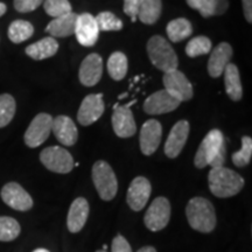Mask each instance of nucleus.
I'll return each mask as SVG.
<instances>
[{
  "label": "nucleus",
  "mask_w": 252,
  "mask_h": 252,
  "mask_svg": "<svg viewBox=\"0 0 252 252\" xmlns=\"http://www.w3.org/2000/svg\"><path fill=\"white\" fill-rule=\"evenodd\" d=\"M143 0H124V13L131 18L132 23H135L138 17V12H139L140 5Z\"/></svg>",
  "instance_id": "37"
},
{
  "label": "nucleus",
  "mask_w": 252,
  "mask_h": 252,
  "mask_svg": "<svg viewBox=\"0 0 252 252\" xmlns=\"http://www.w3.org/2000/svg\"><path fill=\"white\" fill-rule=\"evenodd\" d=\"M21 226L13 217L0 216V242H12L19 237Z\"/></svg>",
  "instance_id": "29"
},
{
  "label": "nucleus",
  "mask_w": 252,
  "mask_h": 252,
  "mask_svg": "<svg viewBox=\"0 0 252 252\" xmlns=\"http://www.w3.org/2000/svg\"><path fill=\"white\" fill-rule=\"evenodd\" d=\"M1 198L5 204L18 212H27L33 207V198L17 182H8L1 189Z\"/></svg>",
  "instance_id": "11"
},
{
  "label": "nucleus",
  "mask_w": 252,
  "mask_h": 252,
  "mask_svg": "<svg viewBox=\"0 0 252 252\" xmlns=\"http://www.w3.org/2000/svg\"><path fill=\"white\" fill-rule=\"evenodd\" d=\"M105 110V104L103 100V94H93L82 100V104L78 109L77 119L81 125L89 126L94 124L102 117Z\"/></svg>",
  "instance_id": "13"
},
{
  "label": "nucleus",
  "mask_w": 252,
  "mask_h": 252,
  "mask_svg": "<svg viewBox=\"0 0 252 252\" xmlns=\"http://www.w3.org/2000/svg\"><path fill=\"white\" fill-rule=\"evenodd\" d=\"M171 203L166 197L159 196L154 198L144 216L145 225L153 232L165 229L171 220Z\"/></svg>",
  "instance_id": "7"
},
{
  "label": "nucleus",
  "mask_w": 252,
  "mask_h": 252,
  "mask_svg": "<svg viewBox=\"0 0 252 252\" xmlns=\"http://www.w3.org/2000/svg\"><path fill=\"white\" fill-rule=\"evenodd\" d=\"M137 252H157V250H156V248H153V247H143V248H140Z\"/></svg>",
  "instance_id": "41"
},
{
  "label": "nucleus",
  "mask_w": 252,
  "mask_h": 252,
  "mask_svg": "<svg viewBox=\"0 0 252 252\" xmlns=\"http://www.w3.org/2000/svg\"><path fill=\"white\" fill-rule=\"evenodd\" d=\"M232 56V47L228 42H220L214 48L209 61H208V72L214 78L220 77L223 74L226 65L230 63Z\"/></svg>",
  "instance_id": "21"
},
{
  "label": "nucleus",
  "mask_w": 252,
  "mask_h": 252,
  "mask_svg": "<svg viewBox=\"0 0 252 252\" xmlns=\"http://www.w3.org/2000/svg\"><path fill=\"white\" fill-rule=\"evenodd\" d=\"M89 202L84 197H77L72 201L67 216V228L72 234L80 232L86 225L89 217Z\"/></svg>",
  "instance_id": "19"
},
{
  "label": "nucleus",
  "mask_w": 252,
  "mask_h": 252,
  "mask_svg": "<svg viewBox=\"0 0 252 252\" xmlns=\"http://www.w3.org/2000/svg\"><path fill=\"white\" fill-rule=\"evenodd\" d=\"M190 8L196 9L203 18H210L215 15V0H186Z\"/></svg>",
  "instance_id": "35"
},
{
  "label": "nucleus",
  "mask_w": 252,
  "mask_h": 252,
  "mask_svg": "<svg viewBox=\"0 0 252 252\" xmlns=\"http://www.w3.org/2000/svg\"><path fill=\"white\" fill-rule=\"evenodd\" d=\"M33 252H50L47 250V249H36V250H34Z\"/></svg>",
  "instance_id": "43"
},
{
  "label": "nucleus",
  "mask_w": 252,
  "mask_h": 252,
  "mask_svg": "<svg viewBox=\"0 0 252 252\" xmlns=\"http://www.w3.org/2000/svg\"><path fill=\"white\" fill-rule=\"evenodd\" d=\"M162 127L156 119H150L144 123L140 130V150L144 156H152L161 143Z\"/></svg>",
  "instance_id": "16"
},
{
  "label": "nucleus",
  "mask_w": 252,
  "mask_h": 252,
  "mask_svg": "<svg viewBox=\"0 0 252 252\" xmlns=\"http://www.w3.org/2000/svg\"><path fill=\"white\" fill-rule=\"evenodd\" d=\"M190 126L187 121H179L173 126L165 143V154L169 159H175L182 152L187 143Z\"/></svg>",
  "instance_id": "15"
},
{
  "label": "nucleus",
  "mask_w": 252,
  "mask_h": 252,
  "mask_svg": "<svg viewBox=\"0 0 252 252\" xmlns=\"http://www.w3.org/2000/svg\"><path fill=\"white\" fill-rule=\"evenodd\" d=\"M53 117L48 113H39L33 121L31 122L30 126L25 132L24 140L25 144L31 149H35L42 145L48 139L50 132H52Z\"/></svg>",
  "instance_id": "8"
},
{
  "label": "nucleus",
  "mask_w": 252,
  "mask_h": 252,
  "mask_svg": "<svg viewBox=\"0 0 252 252\" xmlns=\"http://www.w3.org/2000/svg\"><path fill=\"white\" fill-rule=\"evenodd\" d=\"M40 161L50 172L59 174L70 173L75 167L74 158L67 150L60 146L47 147L40 153Z\"/></svg>",
  "instance_id": "6"
},
{
  "label": "nucleus",
  "mask_w": 252,
  "mask_h": 252,
  "mask_svg": "<svg viewBox=\"0 0 252 252\" xmlns=\"http://www.w3.org/2000/svg\"><path fill=\"white\" fill-rule=\"evenodd\" d=\"M6 11H7V7H6V5L4 2H0V17H2L6 13Z\"/></svg>",
  "instance_id": "42"
},
{
  "label": "nucleus",
  "mask_w": 252,
  "mask_h": 252,
  "mask_svg": "<svg viewBox=\"0 0 252 252\" xmlns=\"http://www.w3.org/2000/svg\"><path fill=\"white\" fill-rule=\"evenodd\" d=\"M161 11V0H143L137 18L145 25H153L159 20Z\"/></svg>",
  "instance_id": "26"
},
{
  "label": "nucleus",
  "mask_w": 252,
  "mask_h": 252,
  "mask_svg": "<svg viewBox=\"0 0 252 252\" xmlns=\"http://www.w3.org/2000/svg\"><path fill=\"white\" fill-rule=\"evenodd\" d=\"M93 181L99 197L104 201L115 198L118 190L117 176L112 167L104 160H98L93 166Z\"/></svg>",
  "instance_id": "5"
},
{
  "label": "nucleus",
  "mask_w": 252,
  "mask_h": 252,
  "mask_svg": "<svg viewBox=\"0 0 252 252\" xmlns=\"http://www.w3.org/2000/svg\"><path fill=\"white\" fill-rule=\"evenodd\" d=\"M243 2L244 17L249 24L252 23V0H242Z\"/></svg>",
  "instance_id": "39"
},
{
  "label": "nucleus",
  "mask_w": 252,
  "mask_h": 252,
  "mask_svg": "<svg viewBox=\"0 0 252 252\" xmlns=\"http://www.w3.org/2000/svg\"><path fill=\"white\" fill-rule=\"evenodd\" d=\"M152 193L151 182L145 176L134 178L128 187L126 202L133 212H140L149 202V198Z\"/></svg>",
  "instance_id": "12"
},
{
  "label": "nucleus",
  "mask_w": 252,
  "mask_h": 252,
  "mask_svg": "<svg viewBox=\"0 0 252 252\" xmlns=\"http://www.w3.org/2000/svg\"><path fill=\"white\" fill-rule=\"evenodd\" d=\"M128 63L124 53L115 52L108 60V71L112 80L122 81L126 76Z\"/></svg>",
  "instance_id": "27"
},
{
  "label": "nucleus",
  "mask_w": 252,
  "mask_h": 252,
  "mask_svg": "<svg viewBox=\"0 0 252 252\" xmlns=\"http://www.w3.org/2000/svg\"><path fill=\"white\" fill-rule=\"evenodd\" d=\"M208 182L213 195L220 198L235 196L245 185L244 179L238 173L224 166L210 169L208 174Z\"/></svg>",
  "instance_id": "3"
},
{
  "label": "nucleus",
  "mask_w": 252,
  "mask_h": 252,
  "mask_svg": "<svg viewBox=\"0 0 252 252\" xmlns=\"http://www.w3.org/2000/svg\"><path fill=\"white\" fill-rule=\"evenodd\" d=\"M43 8L52 18H59L71 12V5L68 0H45Z\"/></svg>",
  "instance_id": "34"
},
{
  "label": "nucleus",
  "mask_w": 252,
  "mask_h": 252,
  "mask_svg": "<svg viewBox=\"0 0 252 252\" xmlns=\"http://www.w3.org/2000/svg\"><path fill=\"white\" fill-rule=\"evenodd\" d=\"M147 53L154 67L159 70L169 72L178 69L179 59L171 43L165 37L154 35L147 42Z\"/></svg>",
  "instance_id": "4"
},
{
  "label": "nucleus",
  "mask_w": 252,
  "mask_h": 252,
  "mask_svg": "<svg viewBox=\"0 0 252 252\" xmlns=\"http://www.w3.org/2000/svg\"><path fill=\"white\" fill-rule=\"evenodd\" d=\"M52 131L60 143L64 146H72L78 139V131L75 123L67 116L53 118Z\"/></svg>",
  "instance_id": "20"
},
{
  "label": "nucleus",
  "mask_w": 252,
  "mask_h": 252,
  "mask_svg": "<svg viewBox=\"0 0 252 252\" xmlns=\"http://www.w3.org/2000/svg\"><path fill=\"white\" fill-rule=\"evenodd\" d=\"M111 252H132V248L123 235H117L112 241Z\"/></svg>",
  "instance_id": "38"
},
{
  "label": "nucleus",
  "mask_w": 252,
  "mask_h": 252,
  "mask_svg": "<svg viewBox=\"0 0 252 252\" xmlns=\"http://www.w3.org/2000/svg\"><path fill=\"white\" fill-rule=\"evenodd\" d=\"M94 19H96L99 32H117L121 31L124 26L121 19L116 17L111 12H100L97 17H94Z\"/></svg>",
  "instance_id": "32"
},
{
  "label": "nucleus",
  "mask_w": 252,
  "mask_h": 252,
  "mask_svg": "<svg viewBox=\"0 0 252 252\" xmlns=\"http://www.w3.org/2000/svg\"><path fill=\"white\" fill-rule=\"evenodd\" d=\"M127 93H125V94H121V96H119L118 97V99H123V98H124V97H127Z\"/></svg>",
  "instance_id": "44"
},
{
  "label": "nucleus",
  "mask_w": 252,
  "mask_h": 252,
  "mask_svg": "<svg viewBox=\"0 0 252 252\" xmlns=\"http://www.w3.org/2000/svg\"><path fill=\"white\" fill-rule=\"evenodd\" d=\"M162 82L165 90L172 94L180 102H186L193 98V86L184 72L178 69L163 74Z\"/></svg>",
  "instance_id": "9"
},
{
  "label": "nucleus",
  "mask_w": 252,
  "mask_h": 252,
  "mask_svg": "<svg viewBox=\"0 0 252 252\" xmlns=\"http://www.w3.org/2000/svg\"><path fill=\"white\" fill-rule=\"evenodd\" d=\"M226 158V145L224 135L220 130H212L198 146L194 158V165L202 169L210 166L212 168L223 167Z\"/></svg>",
  "instance_id": "1"
},
{
  "label": "nucleus",
  "mask_w": 252,
  "mask_h": 252,
  "mask_svg": "<svg viewBox=\"0 0 252 252\" xmlns=\"http://www.w3.org/2000/svg\"><path fill=\"white\" fill-rule=\"evenodd\" d=\"M167 35L172 42H180V41L187 39L193 33V26L190 21L186 18H178L169 21L166 28Z\"/></svg>",
  "instance_id": "25"
},
{
  "label": "nucleus",
  "mask_w": 252,
  "mask_h": 252,
  "mask_svg": "<svg viewBox=\"0 0 252 252\" xmlns=\"http://www.w3.org/2000/svg\"><path fill=\"white\" fill-rule=\"evenodd\" d=\"M34 27L30 21L14 20L8 27V39L13 43H21L32 37Z\"/></svg>",
  "instance_id": "28"
},
{
  "label": "nucleus",
  "mask_w": 252,
  "mask_h": 252,
  "mask_svg": "<svg viewBox=\"0 0 252 252\" xmlns=\"http://www.w3.org/2000/svg\"><path fill=\"white\" fill-rule=\"evenodd\" d=\"M252 158V139L248 135L242 137V149L231 156L232 162L237 167H245L251 161Z\"/></svg>",
  "instance_id": "33"
},
{
  "label": "nucleus",
  "mask_w": 252,
  "mask_h": 252,
  "mask_svg": "<svg viewBox=\"0 0 252 252\" xmlns=\"http://www.w3.org/2000/svg\"><path fill=\"white\" fill-rule=\"evenodd\" d=\"M186 216L191 229L202 234H209L216 228L217 217L215 208L204 197H193L186 207Z\"/></svg>",
  "instance_id": "2"
},
{
  "label": "nucleus",
  "mask_w": 252,
  "mask_h": 252,
  "mask_svg": "<svg viewBox=\"0 0 252 252\" xmlns=\"http://www.w3.org/2000/svg\"><path fill=\"white\" fill-rule=\"evenodd\" d=\"M58 41L54 37L47 36L35 43H32V45L27 47L25 52H26V54L31 59L35 60V61H41V60H46L54 56L58 53Z\"/></svg>",
  "instance_id": "23"
},
{
  "label": "nucleus",
  "mask_w": 252,
  "mask_h": 252,
  "mask_svg": "<svg viewBox=\"0 0 252 252\" xmlns=\"http://www.w3.org/2000/svg\"><path fill=\"white\" fill-rule=\"evenodd\" d=\"M77 17L78 14L70 12L62 17L53 19L46 27V32L49 33L52 37H67L74 35Z\"/></svg>",
  "instance_id": "22"
},
{
  "label": "nucleus",
  "mask_w": 252,
  "mask_h": 252,
  "mask_svg": "<svg viewBox=\"0 0 252 252\" xmlns=\"http://www.w3.org/2000/svg\"><path fill=\"white\" fill-rule=\"evenodd\" d=\"M96 252H108V251H105V250H97Z\"/></svg>",
  "instance_id": "45"
},
{
  "label": "nucleus",
  "mask_w": 252,
  "mask_h": 252,
  "mask_svg": "<svg viewBox=\"0 0 252 252\" xmlns=\"http://www.w3.org/2000/svg\"><path fill=\"white\" fill-rule=\"evenodd\" d=\"M213 43L207 36H195L186 46V54L189 58H197V56L206 55L210 53Z\"/></svg>",
  "instance_id": "31"
},
{
  "label": "nucleus",
  "mask_w": 252,
  "mask_h": 252,
  "mask_svg": "<svg viewBox=\"0 0 252 252\" xmlns=\"http://www.w3.org/2000/svg\"><path fill=\"white\" fill-rule=\"evenodd\" d=\"M112 127L119 138H130L135 134L137 124L130 108L119 106L118 104L113 106Z\"/></svg>",
  "instance_id": "17"
},
{
  "label": "nucleus",
  "mask_w": 252,
  "mask_h": 252,
  "mask_svg": "<svg viewBox=\"0 0 252 252\" xmlns=\"http://www.w3.org/2000/svg\"><path fill=\"white\" fill-rule=\"evenodd\" d=\"M17 103L9 94H0V128L7 126L14 118Z\"/></svg>",
  "instance_id": "30"
},
{
  "label": "nucleus",
  "mask_w": 252,
  "mask_h": 252,
  "mask_svg": "<svg viewBox=\"0 0 252 252\" xmlns=\"http://www.w3.org/2000/svg\"><path fill=\"white\" fill-rule=\"evenodd\" d=\"M224 84L225 91L234 102H239L243 97V88H242L241 75L237 65L234 63H229L224 69Z\"/></svg>",
  "instance_id": "24"
},
{
  "label": "nucleus",
  "mask_w": 252,
  "mask_h": 252,
  "mask_svg": "<svg viewBox=\"0 0 252 252\" xmlns=\"http://www.w3.org/2000/svg\"><path fill=\"white\" fill-rule=\"evenodd\" d=\"M216 4V12L215 15H222L226 12V9L229 7V1L228 0H215Z\"/></svg>",
  "instance_id": "40"
},
{
  "label": "nucleus",
  "mask_w": 252,
  "mask_h": 252,
  "mask_svg": "<svg viewBox=\"0 0 252 252\" xmlns=\"http://www.w3.org/2000/svg\"><path fill=\"white\" fill-rule=\"evenodd\" d=\"M74 35H76L80 45L84 47H93L97 42L99 30L93 14L82 13L78 15Z\"/></svg>",
  "instance_id": "14"
},
{
  "label": "nucleus",
  "mask_w": 252,
  "mask_h": 252,
  "mask_svg": "<svg viewBox=\"0 0 252 252\" xmlns=\"http://www.w3.org/2000/svg\"><path fill=\"white\" fill-rule=\"evenodd\" d=\"M103 75V60L98 54L88 55L81 63L78 78L83 86L94 87L100 81Z\"/></svg>",
  "instance_id": "18"
},
{
  "label": "nucleus",
  "mask_w": 252,
  "mask_h": 252,
  "mask_svg": "<svg viewBox=\"0 0 252 252\" xmlns=\"http://www.w3.org/2000/svg\"><path fill=\"white\" fill-rule=\"evenodd\" d=\"M181 102L167 90H159L145 99L144 111L147 115H163L174 111L179 108Z\"/></svg>",
  "instance_id": "10"
},
{
  "label": "nucleus",
  "mask_w": 252,
  "mask_h": 252,
  "mask_svg": "<svg viewBox=\"0 0 252 252\" xmlns=\"http://www.w3.org/2000/svg\"><path fill=\"white\" fill-rule=\"evenodd\" d=\"M43 0H14V8L20 13L33 12L42 4Z\"/></svg>",
  "instance_id": "36"
}]
</instances>
